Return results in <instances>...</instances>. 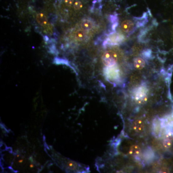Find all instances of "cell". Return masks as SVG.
<instances>
[{"mask_svg": "<svg viewBox=\"0 0 173 173\" xmlns=\"http://www.w3.org/2000/svg\"><path fill=\"white\" fill-rule=\"evenodd\" d=\"M132 128L136 132L141 133L145 129V124L141 119H137L133 123Z\"/></svg>", "mask_w": 173, "mask_h": 173, "instance_id": "52a82bcc", "label": "cell"}, {"mask_svg": "<svg viewBox=\"0 0 173 173\" xmlns=\"http://www.w3.org/2000/svg\"><path fill=\"white\" fill-rule=\"evenodd\" d=\"M163 129L161 118L159 117H155L152 122V134L156 138H160L162 136Z\"/></svg>", "mask_w": 173, "mask_h": 173, "instance_id": "5b68a950", "label": "cell"}, {"mask_svg": "<svg viewBox=\"0 0 173 173\" xmlns=\"http://www.w3.org/2000/svg\"><path fill=\"white\" fill-rule=\"evenodd\" d=\"M104 74L106 79L111 83L119 82L120 79V71L117 64L106 66L104 70Z\"/></svg>", "mask_w": 173, "mask_h": 173, "instance_id": "6da1fadb", "label": "cell"}, {"mask_svg": "<svg viewBox=\"0 0 173 173\" xmlns=\"http://www.w3.org/2000/svg\"><path fill=\"white\" fill-rule=\"evenodd\" d=\"M141 55L146 59L150 58L151 55V51L150 49H146L141 53Z\"/></svg>", "mask_w": 173, "mask_h": 173, "instance_id": "9a60e30c", "label": "cell"}, {"mask_svg": "<svg viewBox=\"0 0 173 173\" xmlns=\"http://www.w3.org/2000/svg\"><path fill=\"white\" fill-rule=\"evenodd\" d=\"M125 39V37L123 35L116 32L110 33L107 39L104 42V45H116L121 43Z\"/></svg>", "mask_w": 173, "mask_h": 173, "instance_id": "7a4b0ae2", "label": "cell"}, {"mask_svg": "<svg viewBox=\"0 0 173 173\" xmlns=\"http://www.w3.org/2000/svg\"><path fill=\"white\" fill-rule=\"evenodd\" d=\"M94 26V23L90 19H85L81 23V28L84 30L89 31L91 30Z\"/></svg>", "mask_w": 173, "mask_h": 173, "instance_id": "8fae6325", "label": "cell"}, {"mask_svg": "<svg viewBox=\"0 0 173 173\" xmlns=\"http://www.w3.org/2000/svg\"><path fill=\"white\" fill-rule=\"evenodd\" d=\"M134 66L137 69L141 70L144 69L145 66V61L144 59L140 57H136L133 59Z\"/></svg>", "mask_w": 173, "mask_h": 173, "instance_id": "7c38bea8", "label": "cell"}, {"mask_svg": "<svg viewBox=\"0 0 173 173\" xmlns=\"http://www.w3.org/2000/svg\"><path fill=\"white\" fill-rule=\"evenodd\" d=\"M121 28L122 31L129 35L133 33L137 28L133 22L130 20H126L124 21L122 23Z\"/></svg>", "mask_w": 173, "mask_h": 173, "instance_id": "8992f818", "label": "cell"}, {"mask_svg": "<svg viewBox=\"0 0 173 173\" xmlns=\"http://www.w3.org/2000/svg\"><path fill=\"white\" fill-rule=\"evenodd\" d=\"M76 38L80 41H83L86 38V33L82 30H79L76 33Z\"/></svg>", "mask_w": 173, "mask_h": 173, "instance_id": "5bb4252c", "label": "cell"}, {"mask_svg": "<svg viewBox=\"0 0 173 173\" xmlns=\"http://www.w3.org/2000/svg\"><path fill=\"white\" fill-rule=\"evenodd\" d=\"M117 54L114 52H107L102 57L103 63L106 66H113L116 64Z\"/></svg>", "mask_w": 173, "mask_h": 173, "instance_id": "277c9868", "label": "cell"}, {"mask_svg": "<svg viewBox=\"0 0 173 173\" xmlns=\"http://www.w3.org/2000/svg\"><path fill=\"white\" fill-rule=\"evenodd\" d=\"M161 120L163 128H173V114L166 115Z\"/></svg>", "mask_w": 173, "mask_h": 173, "instance_id": "9c48e42d", "label": "cell"}, {"mask_svg": "<svg viewBox=\"0 0 173 173\" xmlns=\"http://www.w3.org/2000/svg\"><path fill=\"white\" fill-rule=\"evenodd\" d=\"M148 89L145 84H142L133 90V98L139 102H141L145 99L147 94Z\"/></svg>", "mask_w": 173, "mask_h": 173, "instance_id": "3957f363", "label": "cell"}, {"mask_svg": "<svg viewBox=\"0 0 173 173\" xmlns=\"http://www.w3.org/2000/svg\"><path fill=\"white\" fill-rule=\"evenodd\" d=\"M160 172V173H168V172H170V170H169L168 168H166V167H164V168L161 169Z\"/></svg>", "mask_w": 173, "mask_h": 173, "instance_id": "2e32d148", "label": "cell"}, {"mask_svg": "<svg viewBox=\"0 0 173 173\" xmlns=\"http://www.w3.org/2000/svg\"><path fill=\"white\" fill-rule=\"evenodd\" d=\"M143 158L147 162L152 161L155 157V152L151 148L148 147L145 149L143 154Z\"/></svg>", "mask_w": 173, "mask_h": 173, "instance_id": "ba28073f", "label": "cell"}, {"mask_svg": "<svg viewBox=\"0 0 173 173\" xmlns=\"http://www.w3.org/2000/svg\"><path fill=\"white\" fill-rule=\"evenodd\" d=\"M173 145V140L169 139H164L163 141V146L166 149H170Z\"/></svg>", "mask_w": 173, "mask_h": 173, "instance_id": "4fadbf2b", "label": "cell"}, {"mask_svg": "<svg viewBox=\"0 0 173 173\" xmlns=\"http://www.w3.org/2000/svg\"><path fill=\"white\" fill-rule=\"evenodd\" d=\"M129 153V155L131 156L138 157L141 155V150L139 145L135 144L131 146Z\"/></svg>", "mask_w": 173, "mask_h": 173, "instance_id": "30bf717a", "label": "cell"}]
</instances>
